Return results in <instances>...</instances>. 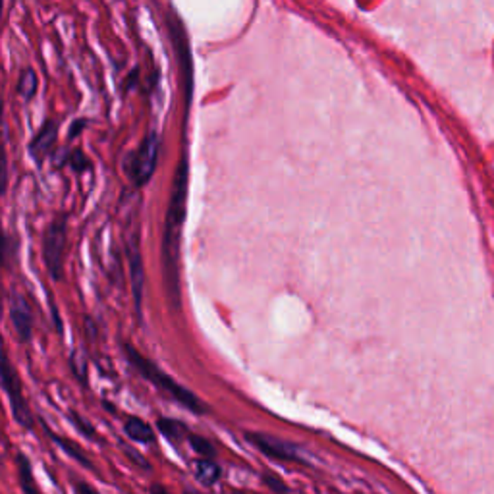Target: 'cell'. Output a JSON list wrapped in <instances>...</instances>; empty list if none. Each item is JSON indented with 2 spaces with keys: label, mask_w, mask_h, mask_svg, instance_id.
Returning a JSON list of instances; mask_svg holds the SVG:
<instances>
[{
  "label": "cell",
  "mask_w": 494,
  "mask_h": 494,
  "mask_svg": "<svg viewBox=\"0 0 494 494\" xmlns=\"http://www.w3.org/2000/svg\"><path fill=\"white\" fill-rule=\"evenodd\" d=\"M0 378H2L4 392L8 394L10 408H12V413H14L16 423L22 425L24 429H32L33 427L32 409H29L27 402H25L24 392H22V383H20V377H18V373L14 371V367L10 365L8 355H2Z\"/></svg>",
  "instance_id": "277c9868"
},
{
  "label": "cell",
  "mask_w": 494,
  "mask_h": 494,
  "mask_svg": "<svg viewBox=\"0 0 494 494\" xmlns=\"http://www.w3.org/2000/svg\"><path fill=\"white\" fill-rule=\"evenodd\" d=\"M66 238H68V222H66L64 217H58L47 228L45 242H43V257H45V265H47L48 275H50L53 280H60L62 278Z\"/></svg>",
  "instance_id": "3957f363"
},
{
  "label": "cell",
  "mask_w": 494,
  "mask_h": 494,
  "mask_svg": "<svg viewBox=\"0 0 494 494\" xmlns=\"http://www.w3.org/2000/svg\"><path fill=\"white\" fill-rule=\"evenodd\" d=\"M168 29H170V37H172L174 50L178 56L180 62L181 79H184V95L186 101H191V93H193V62H191V50H189L188 35L181 27V22L176 16L168 18Z\"/></svg>",
  "instance_id": "8992f818"
},
{
  "label": "cell",
  "mask_w": 494,
  "mask_h": 494,
  "mask_svg": "<svg viewBox=\"0 0 494 494\" xmlns=\"http://www.w3.org/2000/svg\"><path fill=\"white\" fill-rule=\"evenodd\" d=\"M47 432L50 434V439L55 440L56 444L62 448L66 454L71 455L74 460H78V462L81 463L83 467H87V469H93V465H91V462H89V458H87V455L83 454V452H81V450H79V448L76 446L74 442H70L68 439H60V437H56L55 432H50V431H47Z\"/></svg>",
  "instance_id": "2e32d148"
},
{
  "label": "cell",
  "mask_w": 494,
  "mask_h": 494,
  "mask_svg": "<svg viewBox=\"0 0 494 494\" xmlns=\"http://www.w3.org/2000/svg\"><path fill=\"white\" fill-rule=\"evenodd\" d=\"M245 439L268 458H275L280 462L303 463V458L299 455V448L286 442V440L270 437L267 432H245Z\"/></svg>",
  "instance_id": "52a82bcc"
},
{
  "label": "cell",
  "mask_w": 494,
  "mask_h": 494,
  "mask_svg": "<svg viewBox=\"0 0 494 494\" xmlns=\"http://www.w3.org/2000/svg\"><path fill=\"white\" fill-rule=\"evenodd\" d=\"M70 363H71V369H74V375L79 377V380H83V383H85V359H83V355L74 353Z\"/></svg>",
  "instance_id": "ffe728a7"
},
{
  "label": "cell",
  "mask_w": 494,
  "mask_h": 494,
  "mask_svg": "<svg viewBox=\"0 0 494 494\" xmlns=\"http://www.w3.org/2000/svg\"><path fill=\"white\" fill-rule=\"evenodd\" d=\"M70 165L71 168L78 172V170H83V168H89V160H87L85 157H83V153H79V151H76V153H71L70 155Z\"/></svg>",
  "instance_id": "44dd1931"
},
{
  "label": "cell",
  "mask_w": 494,
  "mask_h": 494,
  "mask_svg": "<svg viewBox=\"0 0 494 494\" xmlns=\"http://www.w3.org/2000/svg\"><path fill=\"white\" fill-rule=\"evenodd\" d=\"M189 444L195 450L197 454H201V458H212L214 455V448L209 440L195 437V434H189Z\"/></svg>",
  "instance_id": "e0dca14e"
},
{
  "label": "cell",
  "mask_w": 494,
  "mask_h": 494,
  "mask_svg": "<svg viewBox=\"0 0 494 494\" xmlns=\"http://www.w3.org/2000/svg\"><path fill=\"white\" fill-rule=\"evenodd\" d=\"M56 137H58V126H56V122L48 120L43 124V128L37 132L35 139L29 145V153L37 163H43L50 155V151L55 149L56 145Z\"/></svg>",
  "instance_id": "30bf717a"
},
{
  "label": "cell",
  "mask_w": 494,
  "mask_h": 494,
  "mask_svg": "<svg viewBox=\"0 0 494 494\" xmlns=\"http://www.w3.org/2000/svg\"><path fill=\"white\" fill-rule=\"evenodd\" d=\"M16 462H18V477H20V485H22V488H24L27 494H35L37 493V486H35V481H33L32 463H29V460H27L24 454H18Z\"/></svg>",
  "instance_id": "4fadbf2b"
},
{
  "label": "cell",
  "mask_w": 494,
  "mask_h": 494,
  "mask_svg": "<svg viewBox=\"0 0 494 494\" xmlns=\"http://www.w3.org/2000/svg\"><path fill=\"white\" fill-rule=\"evenodd\" d=\"M189 165L188 155L181 153L180 163L176 168L170 191V203L166 212L165 235H163V273H165V288L168 303L174 311L181 306L180 299V242L181 226L186 220V201H188Z\"/></svg>",
  "instance_id": "6da1fadb"
},
{
  "label": "cell",
  "mask_w": 494,
  "mask_h": 494,
  "mask_svg": "<svg viewBox=\"0 0 494 494\" xmlns=\"http://www.w3.org/2000/svg\"><path fill=\"white\" fill-rule=\"evenodd\" d=\"M158 151H160V142L157 134H149L143 139L139 149L135 151L134 157L128 160V174L135 186L142 188L153 178V174L157 170Z\"/></svg>",
  "instance_id": "5b68a950"
},
{
  "label": "cell",
  "mask_w": 494,
  "mask_h": 494,
  "mask_svg": "<svg viewBox=\"0 0 494 494\" xmlns=\"http://www.w3.org/2000/svg\"><path fill=\"white\" fill-rule=\"evenodd\" d=\"M37 87H39V81H37L35 71H33L32 68H27V70L22 71L20 81H18V93L22 95L25 101H29V99H33V97H35V93H37Z\"/></svg>",
  "instance_id": "9a60e30c"
},
{
  "label": "cell",
  "mask_w": 494,
  "mask_h": 494,
  "mask_svg": "<svg viewBox=\"0 0 494 494\" xmlns=\"http://www.w3.org/2000/svg\"><path fill=\"white\" fill-rule=\"evenodd\" d=\"M10 319L20 342H29L33 336V313L27 299L20 291H12L10 296Z\"/></svg>",
  "instance_id": "ba28073f"
},
{
  "label": "cell",
  "mask_w": 494,
  "mask_h": 494,
  "mask_svg": "<svg viewBox=\"0 0 494 494\" xmlns=\"http://www.w3.org/2000/svg\"><path fill=\"white\" fill-rule=\"evenodd\" d=\"M124 431L132 440L139 442V444H151L155 442V432L151 429V425H147L139 417H128L124 423Z\"/></svg>",
  "instance_id": "7c38bea8"
},
{
  "label": "cell",
  "mask_w": 494,
  "mask_h": 494,
  "mask_svg": "<svg viewBox=\"0 0 494 494\" xmlns=\"http://www.w3.org/2000/svg\"><path fill=\"white\" fill-rule=\"evenodd\" d=\"M126 257L130 263V276H132V291H134V303L137 313L142 317L143 307V284H145V273H143L142 252H139V242L137 235H132L126 247Z\"/></svg>",
  "instance_id": "9c48e42d"
},
{
  "label": "cell",
  "mask_w": 494,
  "mask_h": 494,
  "mask_svg": "<svg viewBox=\"0 0 494 494\" xmlns=\"http://www.w3.org/2000/svg\"><path fill=\"white\" fill-rule=\"evenodd\" d=\"M76 490H78V493H87V494H95V488H93V486H89V485H83V483H81V485H76Z\"/></svg>",
  "instance_id": "603a6c76"
},
{
  "label": "cell",
  "mask_w": 494,
  "mask_h": 494,
  "mask_svg": "<svg viewBox=\"0 0 494 494\" xmlns=\"http://www.w3.org/2000/svg\"><path fill=\"white\" fill-rule=\"evenodd\" d=\"M263 481H265V485L270 486L273 490H284V493H286V490H290V486L284 485V483H282V481H280V479L273 477V475H267V477L263 479Z\"/></svg>",
  "instance_id": "7402d4cb"
},
{
  "label": "cell",
  "mask_w": 494,
  "mask_h": 494,
  "mask_svg": "<svg viewBox=\"0 0 494 494\" xmlns=\"http://www.w3.org/2000/svg\"><path fill=\"white\" fill-rule=\"evenodd\" d=\"M122 452L132 460V462L137 465V467H142V469H145V471H151V465H149V462H147V458L143 454H139L135 448H132V446H128V444H122Z\"/></svg>",
  "instance_id": "ac0fdd59"
},
{
  "label": "cell",
  "mask_w": 494,
  "mask_h": 494,
  "mask_svg": "<svg viewBox=\"0 0 494 494\" xmlns=\"http://www.w3.org/2000/svg\"><path fill=\"white\" fill-rule=\"evenodd\" d=\"M70 419H71V423L76 425L79 431L85 434L87 439H95V437H97V434H95L93 427H91L89 423H85V421H83V417H81V416H78V413H70Z\"/></svg>",
  "instance_id": "d6986e66"
},
{
  "label": "cell",
  "mask_w": 494,
  "mask_h": 494,
  "mask_svg": "<svg viewBox=\"0 0 494 494\" xmlns=\"http://www.w3.org/2000/svg\"><path fill=\"white\" fill-rule=\"evenodd\" d=\"M124 352H126L128 355V361L134 365L135 371H137L145 380H149V383H153V385L157 386L158 390H163V392L168 394V396H172L174 400L178 402V404H181L184 408H188L189 411H193V413H205L203 402L199 400L195 394L189 392L186 386L178 385L174 378L165 375L153 361H149L145 355H142V353L137 352L134 345L124 344Z\"/></svg>",
  "instance_id": "7a4b0ae2"
},
{
  "label": "cell",
  "mask_w": 494,
  "mask_h": 494,
  "mask_svg": "<svg viewBox=\"0 0 494 494\" xmlns=\"http://www.w3.org/2000/svg\"><path fill=\"white\" fill-rule=\"evenodd\" d=\"M193 473H195L197 481L205 486H212L217 485L220 481V475H222V469H220L219 463H214L211 458H201L193 463Z\"/></svg>",
  "instance_id": "8fae6325"
},
{
  "label": "cell",
  "mask_w": 494,
  "mask_h": 494,
  "mask_svg": "<svg viewBox=\"0 0 494 494\" xmlns=\"http://www.w3.org/2000/svg\"><path fill=\"white\" fill-rule=\"evenodd\" d=\"M158 431L165 434L166 439L172 440V442H181V440L189 437L188 427L180 421H174V419H158Z\"/></svg>",
  "instance_id": "5bb4252c"
}]
</instances>
